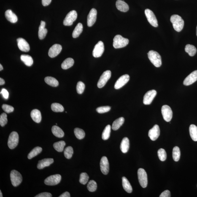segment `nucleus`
Masks as SVG:
<instances>
[{"label": "nucleus", "mask_w": 197, "mask_h": 197, "mask_svg": "<svg viewBox=\"0 0 197 197\" xmlns=\"http://www.w3.org/2000/svg\"><path fill=\"white\" fill-rule=\"evenodd\" d=\"M171 21L173 24V26L176 31L180 32L183 29L184 26V21L180 16L177 15L171 16Z\"/></svg>", "instance_id": "nucleus-1"}, {"label": "nucleus", "mask_w": 197, "mask_h": 197, "mask_svg": "<svg viewBox=\"0 0 197 197\" xmlns=\"http://www.w3.org/2000/svg\"><path fill=\"white\" fill-rule=\"evenodd\" d=\"M147 54L148 57L151 62L155 67H159L161 66V57L158 52L154 50H150Z\"/></svg>", "instance_id": "nucleus-2"}, {"label": "nucleus", "mask_w": 197, "mask_h": 197, "mask_svg": "<svg viewBox=\"0 0 197 197\" xmlns=\"http://www.w3.org/2000/svg\"><path fill=\"white\" fill-rule=\"evenodd\" d=\"M129 40L120 35H117L114 37L113 45L114 48L118 49L125 47L128 45Z\"/></svg>", "instance_id": "nucleus-3"}, {"label": "nucleus", "mask_w": 197, "mask_h": 197, "mask_svg": "<svg viewBox=\"0 0 197 197\" xmlns=\"http://www.w3.org/2000/svg\"><path fill=\"white\" fill-rule=\"evenodd\" d=\"M10 177L12 185L15 187L20 185L23 181L21 174L18 171L15 170L11 171Z\"/></svg>", "instance_id": "nucleus-4"}, {"label": "nucleus", "mask_w": 197, "mask_h": 197, "mask_svg": "<svg viewBox=\"0 0 197 197\" xmlns=\"http://www.w3.org/2000/svg\"><path fill=\"white\" fill-rule=\"evenodd\" d=\"M138 176L141 186L143 188L147 187L148 182L147 177L145 170L142 168H139L138 171Z\"/></svg>", "instance_id": "nucleus-5"}, {"label": "nucleus", "mask_w": 197, "mask_h": 197, "mask_svg": "<svg viewBox=\"0 0 197 197\" xmlns=\"http://www.w3.org/2000/svg\"><path fill=\"white\" fill-rule=\"evenodd\" d=\"M19 142V136L18 133L15 131L12 132L9 136L8 145L9 149L15 148L18 145Z\"/></svg>", "instance_id": "nucleus-6"}, {"label": "nucleus", "mask_w": 197, "mask_h": 197, "mask_svg": "<svg viewBox=\"0 0 197 197\" xmlns=\"http://www.w3.org/2000/svg\"><path fill=\"white\" fill-rule=\"evenodd\" d=\"M77 13L76 11H71L66 15V18L63 20V25L66 26H71L77 19Z\"/></svg>", "instance_id": "nucleus-7"}, {"label": "nucleus", "mask_w": 197, "mask_h": 197, "mask_svg": "<svg viewBox=\"0 0 197 197\" xmlns=\"http://www.w3.org/2000/svg\"><path fill=\"white\" fill-rule=\"evenodd\" d=\"M145 14L147 18L148 21L152 25V26L156 28L158 26V21H157L156 17H155V14L152 10L149 9H146Z\"/></svg>", "instance_id": "nucleus-8"}, {"label": "nucleus", "mask_w": 197, "mask_h": 197, "mask_svg": "<svg viewBox=\"0 0 197 197\" xmlns=\"http://www.w3.org/2000/svg\"><path fill=\"white\" fill-rule=\"evenodd\" d=\"M161 112L165 121L170 122L173 116V112L171 107L166 105L163 106L162 107Z\"/></svg>", "instance_id": "nucleus-9"}, {"label": "nucleus", "mask_w": 197, "mask_h": 197, "mask_svg": "<svg viewBox=\"0 0 197 197\" xmlns=\"http://www.w3.org/2000/svg\"><path fill=\"white\" fill-rule=\"evenodd\" d=\"M111 74L112 73L109 70L106 71L103 73L98 82L97 86L99 88H102L106 85L107 81L110 78Z\"/></svg>", "instance_id": "nucleus-10"}, {"label": "nucleus", "mask_w": 197, "mask_h": 197, "mask_svg": "<svg viewBox=\"0 0 197 197\" xmlns=\"http://www.w3.org/2000/svg\"><path fill=\"white\" fill-rule=\"evenodd\" d=\"M61 179V176L60 174L53 175L46 178L44 182L47 185H55L60 183Z\"/></svg>", "instance_id": "nucleus-11"}, {"label": "nucleus", "mask_w": 197, "mask_h": 197, "mask_svg": "<svg viewBox=\"0 0 197 197\" xmlns=\"http://www.w3.org/2000/svg\"><path fill=\"white\" fill-rule=\"evenodd\" d=\"M104 50V44L102 41H99L95 45L93 52V56L95 58H99L102 55Z\"/></svg>", "instance_id": "nucleus-12"}, {"label": "nucleus", "mask_w": 197, "mask_h": 197, "mask_svg": "<svg viewBox=\"0 0 197 197\" xmlns=\"http://www.w3.org/2000/svg\"><path fill=\"white\" fill-rule=\"evenodd\" d=\"M156 95L157 92L155 90H151L147 92L144 97V104L145 105L150 104Z\"/></svg>", "instance_id": "nucleus-13"}, {"label": "nucleus", "mask_w": 197, "mask_h": 197, "mask_svg": "<svg viewBox=\"0 0 197 197\" xmlns=\"http://www.w3.org/2000/svg\"><path fill=\"white\" fill-rule=\"evenodd\" d=\"M130 76L128 74H125L120 77L115 82L114 88L116 90L119 89L125 85L128 82Z\"/></svg>", "instance_id": "nucleus-14"}, {"label": "nucleus", "mask_w": 197, "mask_h": 197, "mask_svg": "<svg viewBox=\"0 0 197 197\" xmlns=\"http://www.w3.org/2000/svg\"><path fill=\"white\" fill-rule=\"evenodd\" d=\"M160 132L159 127L158 125H155L153 128L149 130L148 136L152 141H155L159 136Z\"/></svg>", "instance_id": "nucleus-15"}, {"label": "nucleus", "mask_w": 197, "mask_h": 197, "mask_svg": "<svg viewBox=\"0 0 197 197\" xmlns=\"http://www.w3.org/2000/svg\"><path fill=\"white\" fill-rule=\"evenodd\" d=\"M62 49V46L59 44H55L49 49L48 55L51 58H54L58 55Z\"/></svg>", "instance_id": "nucleus-16"}, {"label": "nucleus", "mask_w": 197, "mask_h": 197, "mask_svg": "<svg viewBox=\"0 0 197 197\" xmlns=\"http://www.w3.org/2000/svg\"><path fill=\"white\" fill-rule=\"evenodd\" d=\"M100 168L101 172L105 175H107L109 171V164L108 159L105 156L103 157L100 162Z\"/></svg>", "instance_id": "nucleus-17"}, {"label": "nucleus", "mask_w": 197, "mask_h": 197, "mask_svg": "<svg viewBox=\"0 0 197 197\" xmlns=\"http://www.w3.org/2000/svg\"><path fill=\"white\" fill-rule=\"evenodd\" d=\"M97 11L95 9H92L87 17V25L89 27L93 26L96 21Z\"/></svg>", "instance_id": "nucleus-18"}, {"label": "nucleus", "mask_w": 197, "mask_h": 197, "mask_svg": "<svg viewBox=\"0 0 197 197\" xmlns=\"http://www.w3.org/2000/svg\"><path fill=\"white\" fill-rule=\"evenodd\" d=\"M18 48L22 51L28 52L30 49V46L28 42L23 38H18L17 39Z\"/></svg>", "instance_id": "nucleus-19"}, {"label": "nucleus", "mask_w": 197, "mask_h": 197, "mask_svg": "<svg viewBox=\"0 0 197 197\" xmlns=\"http://www.w3.org/2000/svg\"><path fill=\"white\" fill-rule=\"evenodd\" d=\"M197 80V70L193 71L186 77L183 82L185 85L188 86L192 85Z\"/></svg>", "instance_id": "nucleus-20"}, {"label": "nucleus", "mask_w": 197, "mask_h": 197, "mask_svg": "<svg viewBox=\"0 0 197 197\" xmlns=\"http://www.w3.org/2000/svg\"><path fill=\"white\" fill-rule=\"evenodd\" d=\"M54 162L53 158H45L40 160L37 164L38 169H43L46 167L50 166Z\"/></svg>", "instance_id": "nucleus-21"}, {"label": "nucleus", "mask_w": 197, "mask_h": 197, "mask_svg": "<svg viewBox=\"0 0 197 197\" xmlns=\"http://www.w3.org/2000/svg\"><path fill=\"white\" fill-rule=\"evenodd\" d=\"M5 16L7 20L10 23H15L18 20V18L17 15L11 9H8L6 11L5 13Z\"/></svg>", "instance_id": "nucleus-22"}, {"label": "nucleus", "mask_w": 197, "mask_h": 197, "mask_svg": "<svg viewBox=\"0 0 197 197\" xmlns=\"http://www.w3.org/2000/svg\"><path fill=\"white\" fill-rule=\"evenodd\" d=\"M117 9L122 12H126L129 9L128 5L123 1L117 0L116 3Z\"/></svg>", "instance_id": "nucleus-23"}, {"label": "nucleus", "mask_w": 197, "mask_h": 197, "mask_svg": "<svg viewBox=\"0 0 197 197\" xmlns=\"http://www.w3.org/2000/svg\"><path fill=\"white\" fill-rule=\"evenodd\" d=\"M45 23L43 21H41L40 26L39 28V39H42L45 38L47 35V31L45 28Z\"/></svg>", "instance_id": "nucleus-24"}, {"label": "nucleus", "mask_w": 197, "mask_h": 197, "mask_svg": "<svg viewBox=\"0 0 197 197\" xmlns=\"http://www.w3.org/2000/svg\"><path fill=\"white\" fill-rule=\"evenodd\" d=\"M31 115L33 121L36 123H40L42 119L40 111L37 109H33L31 111Z\"/></svg>", "instance_id": "nucleus-25"}, {"label": "nucleus", "mask_w": 197, "mask_h": 197, "mask_svg": "<svg viewBox=\"0 0 197 197\" xmlns=\"http://www.w3.org/2000/svg\"><path fill=\"white\" fill-rule=\"evenodd\" d=\"M129 139L127 137L123 138L120 146V149L122 152L124 153L128 152L129 148Z\"/></svg>", "instance_id": "nucleus-26"}, {"label": "nucleus", "mask_w": 197, "mask_h": 197, "mask_svg": "<svg viewBox=\"0 0 197 197\" xmlns=\"http://www.w3.org/2000/svg\"><path fill=\"white\" fill-rule=\"evenodd\" d=\"M122 182L123 188L125 191L128 193H131L133 191L132 188L129 181L126 177H123L122 178Z\"/></svg>", "instance_id": "nucleus-27"}, {"label": "nucleus", "mask_w": 197, "mask_h": 197, "mask_svg": "<svg viewBox=\"0 0 197 197\" xmlns=\"http://www.w3.org/2000/svg\"><path fill=\"white\" fill-rule=\"evenodd\" d=\"M52 133L54 136L58 138L63 137L64 133L63 130L57 125H54L52 128Z\"/></svg>", "instance_id": "nucleus-28"}, {"label": "nucleus", "mask_w": 197, "mask_h": 197, "mask_svg": "<svg viewBox=\"0 0 197 197\" xmlns=\"http://www.w3.org/2000/svg\"><path fill=\"white\" fill-rule=\"evenodd\" d=\"M20 59L26 66H30L33 64V60L32 57L30 55H23L20 56Z\"/></svg>", "instance_id": "nucleus-29"}, {"label": "nucleus", "mask_w": 197, "mask_h": 197, "mask_svg": "<svg viewBox=\"0 0 197 197\" xmlns=\"http://www.w3.org/2000/svg\"><path fill=\"white\" fill-rule=\"evenodd\" d=\"M74 61L73 58H68L66 59L61 64V68L63 69H67L72 67L74 65Z\"/></svg>", "instance_id": "nucleus-30"}, {"label": "nucleus", "mask_w": 197, "mask_h": 197, "mask_svg": "<svg viewBox=\"0 0 197 197\" xmlns=\"http://www.w3.org/2000/svg\"><path fill=\"white\" fill-rule=\"evenodd\" d=\"M190 137L193 141H197V127L194 125H191L189 128Z\"/></svg>", "instance_id": "nucleus-31"}, {"label": "nucleus", "mask_w": 197, "mask_h": 197, "mask_svg": "<svg viewBox=\"0 0 197 197\" xmlns=\"http://www.w3.org/2000/svg\"><path fill=\"white\" fill-rule=\"evenodd\" d=\"M125 122V119L123 117H120L115 120L112 123V128L114 130H118L123 124Z\"/></svg>", "instance_id": "nucleus-32"}, {"label": "nucleus", "mask_w": 197, "mask_h": 197, "mask_svg": "<svg viewBox=\"0 0 197 197\" xmlns=\"http://www.w3.org/2000/svg\"><path fill=\"white\" fill-rule=\"evenodd\" d=\"M83 30V26L82 23H79L77 25L72 33V36L74 38L79 37Z\"/></svg>", "instance_id": "nucleus-33"}, {"label": "nucleus", "mask_w": 197, "mask_h": 197, "mask_svg": "<svg viewBox=\"0 0 197 197\" xmlns=\"http://www.w3.org/2000/svg\"><path fill=\"white\" fill-rule=\"evenodd\" d=\"M185 51L189 54L190 56H193L196 54L197 49L196 47L193 45L187 44L185 46Z\"/></svg>", "instance_id": "nucleus-34"}, {"label": "nucleus", "mask_w": 197, "mask_h": 197, "mask_svg": "<svg viewBox=\"0 0 197 197\" xmlns=\"http://www.w3.org/2000/svg\"><path fill=\"white\" fill-rule=\"evenodd\" d=\"M42 148L40 147H36L33 149L28 154V157L29 159H31L33 157H36L42 152Z\"/></svg>", "instance_id": "nucleus-35"}, {"label": "nucleus", "mask_w": 197, "mask_h": 197, "mask_svg": "<svg viewBox=\"0 0 197 197\" xmlns=\"http://www.w3.org/2000/svg\"><path fill=\"white\" fill-rule=\"evenodd\" d=\"M45 82L47 85L52 87H56L58 85V82L55 78L52 77H47L45 78Z\"/></svg>", "instance_id": "nucleus-36"}, {"label": "nucleus", "mask_w": 197, "mask_h": 197, "mask_svg": "<svg viewBox=\"0 0 197 197\" xmlns=\"http://www.w3.org/2000/svg\"><path fill=\"white\" fill-rule=\"evenodd\" d=\"M66 143L64 141H60L55 143L53 144V147L55 150L58 152L63 151Z\"/></svg>", "instance_id": "nucleus-37"}, {"label": "nucleus", "mask_w": 197, "mask_h": 197, "mask_svg": "<svg viewBox=\"0 0 197 197\" xmlns=\"http://www.w3.org/2000/svg\"><path fill=\"white\" fill-rule=\"evenodd\" d=\"M111 127L110 125H108L105 127L102 134V139L104 140H107L110 136Z\"/></svg>", "instance_id": "nucleus-38"}, {"label": "nucleus", "mask_w": 197, "mask_h": 197, "mask_svg": "<svg viewBox=\"0 0 197 197\" xmlns=\"http://www.w3.org/2000/svg\"><path fill=\"white\" fill-rule=\"evenodd\" d=\"M172 156L173 159L175 161H178L180 157V151L179 148L175 147L173 150Z\"/></svg>", "instance_id": "nucleus-39"}, {"label": "nucleus", "mask_w": 197, "mask_h": 197, "mask_svg": "<svg viewBox=\"0 0 197 197\" xmlns=\"http://www.w3.org/2000/svg\"><path fill=\"white\" fill-rule=\"evenodd\" d=\"M74 134L76 137L79 139H82L85 137V133L83 130L79 128L74 129Z\"/></svg>", "instance_id": "nucleus-40"}, {"label": "nucleus", "mask_w": 197, "mask_h": 197, "mask_svg": "<svg viewBox=\"0 0 197 197\" xmlns=\"http://www.w3.org/2000/svg\"><path fill=\"white\" fill-rule=\"evenodd\" d=\"M51 109L55 112H62L64 108L61 104L58 103H53L51 105Z\"/></svg>", "instance_id": "nucleus-41"}, {"label": "nucleus", "mask_w": 197, "mask_h": 197, "mask_svg": "<svg viewBox=\"0 0 197 197\" xmlns=\"http://www.w3.org/2000/svg\"><path fill=\"white\" fill-rule=\"evenodd\" d=\"M73 153V148L70 146L66 147L64 151V156L67 159H70L72 156Z\"/></svg>", "instance_id": "nucleus-42"}, {"label": "nucleus", "mask_w": 197, "mask_h": 197, "mask_svg": "<svg viewBox=\"0 0 197 197\" xmlns=\"http://www.w3.org/2000/svg\"><path fill=\"white\" fill-rule=\"evenodd\" d=\"M87 187L89 191L93 192L96 190L97 185L96 182L95 181L92 180L88 182Z\"/></svg>", "instance_id": "nucleus-43"}, {"label": "nucleus", "mask_w": 197, "mask_h": 197, "mask_svg": "<svg viewBox=\"0 0 197 197\" xmlns=\"http://www.w3.org/2000/svg\"><path fill=\"white\" fill-rule=\"evenodd\" d=\"M158 155L160 161H164L166 160L167 155L166 151L163 149H159Z\"/></svg>", "instance_id": "nucleus-44"}, {"label": "nucleus", "mask_w": 197, "mask_h": 197, "mask_svg": "<svg viewBox=\"0 0 197 197\" xmlns=\"http://www.w3.org/2000/svg\"><path fill=\"white\" fill-rule=\"evenodd\" d=\"M89 177L87 173H82L80 175L79 182L81 184L85 185L88 182Z\"/></svg>", "instance_id": "nucleus-45"}, {"label": "nucleus", "mask_w": 197, "mask_h": 197, "mask_svg": "<svg viewBox=\"0 0 197 197\" xmlns=\"http://www.w3.org/2000/svg\"><path fill=\"white\" fill-rule=\"evenodd\" d=\"M85 88V84L82 82H79L76 86V90L78 93L79 94H82L83 93Z\"/></svg>", "instance_id": "nucleus-46"}, {"label": "nucleus", "mask_w": 197, "mask_h": 197, "mask_svg": "<svg viewBox=\"0 0 197 197\" xmlns=\"http://www.w3.org/2000/svg\"><path fill=\"white\" fill-rule=\"evenodd\" d=\"M7 114L3 113L0 116V125L1 126L4 127L7 123Z\"/></svg>", "instance_id": "nucleus-47"}, {"label": "nucleus", "mask_w": 197, "mask_h": 197, "mask_svg": "<svg viewBox=\"0 0 197 197\" xmlns=\"http://www.w3.org/2000/svg\"><path fill=\"white\" fill-rule=\"evenodd\" d=\"M111 107L109 106H101L97 108V112L99 114H103L109 112L110 110Z\"/></svg>", "instance_id": "nucleus-48"}, {"label": "nucleus", "mask_w": 197, "mask_h": 197, "mask_svg": "<svg viewBox=\"0 0 197 197\" xmlns=\"http://www.w3.org/2000/svg\"><path fill=\"white\" fill-rule=\"evenodd\" d=\"M2 108L3 110L7 113L12 112L14 110V108L13 107L7 104H3L2 106Z\"/></svg>", "instance_id": "nucleus-49"}, {"label": "nucleus", "mask_w": 197, "mask_h": 197, "mask_svg": "<svg viewBox=\"0 0 197 197\" xmlns=\"http://www.w3.org/2000/svg\"><path fill=\"white\" fill-rule=\"evenodd\" d=\"M51 194L49 193H43L36 195L35 197H52Z\"/></svg>", "instance_id": "nucleus-50"}, {"label": "nucleus", "mask_w": 197, "mask_h": 197, "mask_svg": "<svg viewBox=\"0 0 197 197\" xmlns=\"http://www.w3.org/2000/svg\"><path fill=\"white\" fill-rule=\"evenodd\" d=\"M171 193L169 190H165L160 195V197H170Z\"/></svg>", "instance_id": "nucleus-51"}, {"label": "nucleus", "mask_w": 197, "mask_h": 197, "mask_svg": "<svg viewBox=\"0 0 197 197\" xmlns=\"http://www.w3.org/2000/svg\"><path fill=\"white\" fill-rule=\"evenodd\" d=\"M1 94H2L3 97L6 99H7L9 97V93L7 90L5 89H3L1 92Z\"/></svg>", "instance_id": "nucleus-52"}, {"label": "nucleus", "mask_w": 197, "mask_h": 197, "mask_svg": "<svg viewBox=\"0 0 197 197\" xmlns=\"http://www.w3.org/2000/svg\"><path fill=\"white\" fill-rule=\"evenodd\" d=\"M52 0H42L43 5L46 6L49 5L51 2Z\"/></svg>", "instance_id": "nucleus-53"}, {"label": "nucleus", "mask_w": 197, "mask_h": 197, "mask_svg": "<svg viewBox=\"0 0 197 197\" xmlns=\"http://www.w3.org/2000/svg\"><path fill=\"white\" fill-rule=\"evenodd\" d=\"M59 197H70V193H68V192H65L64 193H63L62 194H61V195H60L59 196Z\"/></svg>", "instance_id": "nucleus-54"}, {"label": "nucleus", "mask_w": 197, "mask_h": 197, "mask_svg": "<svg viewBox=\"0 0 197 197\" xmlns=\"http://www.w3.org/2000/svg\"><path fill=\"white\" fill-rule=\"evenodd\" d=\"M5 81L3 79L1 78H0V85H4Z\"/></svg>", "instance_id": "nucleus-55"}, {"label": "nucleus", "mask_w": 197, "mask_h": 197, "mask_svg": "<svg viewBox=\"0 0 197 197\" xmlns=\"http://www.w3.org/2000/svg\"><path fill=\"white\" fill-rule=\"evenodd\" d=\"M3 69V67L2 65L0 64V71H1Z\"/></svg>", "instance_id": "nucleus-56"}, {"label": "nucleus", "mask_w": 197, "mask_h": 197, "mask_svg": "<svg viewBox=\"0 0 197 197\" xmlns=\"http://www.w3.org/2000/svg\"><path fill=\"white\" fill-rule=\"evenodd\" d=\"M0 197H3L2 194V193H1V190H0Z\"/></svg>", "instance_id": "nucleus-57"}, {"label": "nucleus", "mask_w": 197, "mask_h": 197, "mask_svg": "<svg viewBox=\"0 0 197 197\" xmlns=\"http://www.w3.org/2000/svg\"><path fill=\"white\" fill-rule=\"evenodd\" d=\"M196 36H197V27H196Z\"/></svg>", "instance_id": "nucleus-58"}]
</instances>
